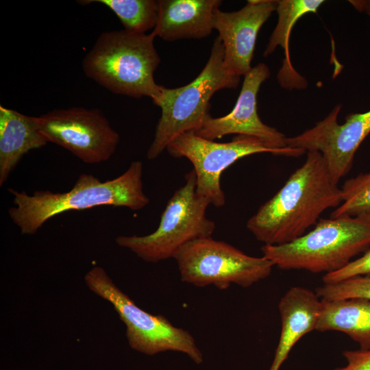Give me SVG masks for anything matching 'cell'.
Listing matches in <instances>:
<instances>
[{"mask_svg": "<svg viewBox=\"0 0 370 370\" xmlns=\"http://www.w3.org/2000/svg\"><path fill=\"white\" fill-rule=\"evenodd\" d=\"M370 249V213L320 219L314 227L283 245H264L263 256L284 270L330 273Z\"/></svg>", "mask_w": 370, "mask_h": 370, "instance_id": "cell-4", "label": "cell"}, {"mask_svg": "<svg viewBox=\"0 0 370 370\" xmlns=\"http://www.w3.org/2000/svg\"><path fill=\"white\" fill-rule=\"evenodd\" d=\"M343 202L341 188L318 151H308L304 164L249 219L247 229L264 245H280L302 236L321 214Z\"/></svg>", "mask_w": 370, "mask_h": 370, "instance_id": "cell-1", "label": "cell"}, {"mask_svg": "<svg viewBox=\"0 0 370 370\" xmlns=\"http://www.w3.org/2000/svg\"><path fill=\"white\" fill-rule=\"evenodd\" d=\"M37 120L48 143L67 149L86 164L109 160L120 141L118 132L98 109H54Z\"/></svg>", "mask_w": 370, "mask_h": 370, "instance_id": "cell-10", "label": "cell"}, {"mask_svg": "<svg viewBox=\"0 0 370 370\" xmlns=\"http://www.w3.org/2000/svg\"><path fill=\"white\" fill-rule=\"evenodd\" d=\"M341 108L337 105L312 128L286 139L289 147L321 153L337 184L351 170L357 149L370 133V110L349 114L345 121L339 124Z\"/></svg>", "mask_w": 370, "mask_h": 370, "instance_id": "cell-11", "label": "cell"}, {"mask_svg": "<svg viewBox=\"0 0 370 370\" xmlns=\"http://www.w3.org/2000/svg\"><path fill=\"white\" fill-rule=\"evenodd\" d=\"M89 289L110 302L126 326L129 345L147 355L171 351L186 354L196 364L203 354L187 330L174 326L162 315H154L138 307L113 282L101 267H94L84 277Z\"/></svg>", "mask_w": 370, "mask_h": 370, "instance_id": "cell-7", "label": "cell"}, {"mask_svg": "<svg viewBox=\"0 0 370 370\" xmlns=\"http://www.w3.org/2000/svg\"><path fill=\"white\" fill-rule=\"evenodd\" d=\"M269 77L270 71L265 64L259 63L252 67L244 77L240 95L232 110L221 117L210 116L195 134L210 140L227 134L252 136L287 157H299L306 153L301 149L288 147L287 137L276 128L264 124L258 116V93L262 84Z\"/></svg>", "mask_w": 370, "mask_h": 370, "instance_id": "cell-12", "label": "cell"}, {"mask_svg": "<svg viewBox=\"0 0 370 370\" xmlns=\"http://www.w3.org/2000/svg\"><path fill=\"white\" fill-rule=\"evenodd\" d=\"M322 300H339L352 298L370 299V273L343 281L323 284L315 291Z\"/></svg>", "mask_w": 370, "mask_h": 370, "instance_id": "cell-21", "label": "cell"}, {"mask_svg": "<svg viewBox=\"0 0 370 370\" xmlns=\"http://www.w3.org/2000/svg\"><path fill=\"white\" fill-rule=\"evenodd\" d=\"M370 273V249L356 260L351 261L343 269L324 274L322 278L323 284H334L355 276Z\"/></svg>", "mask_w": 370, "mask_h": 370, "instance_id": "cell-22", "label": "cell"}, {"mask_svg": "<svg viewBox=\"0 0 370 370\" xmlns=\"http://www.w3.org/2000/svg\"><path fill=\"white\" fill-rule=\"evenodd\" d=\"M322 300L308 288L294 286L281 298L278 309L282 329L271 365L268 370H280L297 341L316 330L322 311Z\"/></svg>", "mask_w": 370, "mask_h": 370, "instance_id": "cell-15", "label": "cell"}, {"mask_svg": "<svg viewBox=\"0 0 370 370\" xmlns=\"http://www.w3.org/2000/svg\"><path fill=\"white\" fill-rule=\"evenodd\" d=\"M323 3L322 0L277 1L278 23L271 34L264 56L273 53L278 46L284 49L282 66L277 75L278 83L284 88L304 90L308 86L307 80L295 69L291 60V33L300 18L308 13H316Z\"/></svg>", "mask_w": 370, "mask_h": 370, "instance_id": "cell-17", "label": "cell"}, {"mask_svg": "<svg viewBox=\"0 0 370 370\" xmlns=\"http://www.w3.org/2000/svg\"><path fill=\"white\" fill-rule=\"evenodd\" d=\"M197 180L192 169L185 184L168 200L158 228L145 236H119L115 241L147 262L173 258L186 243L212 236L215 223L206 217L209 201L196 192Z\"/></svg>", "mask_w": 370, "mask_h": 370, "instance_id": "cell-6", "label": "cell"}, {"mask_svg": "<svg viewBox=\"0 0 370 370\" xmlns=\"http://www.w3.org/2000/svg\"><path fill=\"white\" fill-rule=\"evenodd\" d=\"M143 170L142 162L133 161L121 175L105 182L82 173L73 188L64 193L41 190L29 195L8 188L14 197L8 214L22 234L32 235L48 220L69 210L103 206L139 210L149 203L143 191Z\"/></svg>", "mask_w": 370, "mask_h": 370, "instance_id": "cell-2", "label": "cell"}, {"mask_svg": "<svg viewBox=\"0 0 370 370\" xmlns=\"http://www.w3.org/2000/svg\"><path fill=\"white\" fill-rule=\"evenodd\" d=\"M276 6L274 0H249L238 11L214 10L212 26L223 45L224 64L230 74L241 77L251 71L258 32Z\"/></svg>", "mask_w": 370, "mask_h": 370, "instance_id": "cell-13", "label": "cell"}, {"mask_svg": "<svg viewBox=\"0 0 370 370\" xmlns=\"http://www.w3.org/2000/svg\"><path fill=\"white\" fill-rule=\"evenodd\" d=\"M151 34L122 30L101 33L85 56V75L109 91L152 101L161 94L154 73L160 58Z\"/></svg>", "mask_w": 370, "mask_h": 370, "instance_id": "cell-3", "label": "cell"}, {"mask_svg": "<svg viewBox=\"0 0 370 370\" xmlns=\"http://www.w3.org/2000/svg\"><path fill=\"white\" fill-rule=\"evenodd\" d=\"M79 3H100L110 9L119 18L124 29L145 34L153 29L157 18L158 1L155 0H88Z\"/></svg>", "mask_w": 370, "mask_h": 370, "instance_id": "cell-19", "label": "cell"}, {"mask_svg": "<svg viewBox=\"0 0 370 370\" xmlns=\"http://www.w3.org/2000/svg\"><path fill=\"white\" fill-rule=\"evenodd\" d=\"M166 149L173 158L184 157L191 162L196 175L197 193L217 208L225 204V194L220 179L221 173L230 165L255 153L284 156L281 151L267 147L261 140L252 136L237 135L230 142L218 143L201 138L194 132L180 134Z\"/></svg>", "mask_w": 370, "mask_h": 370, "instance_id": "cell-9", "label": "cell"}, {"mask_svg": "<svg viewBox=\"0 0 370 370\" xmlns=\"http://www.w3.org/2000/svg\"><path fill=\"white\" fill-rule=\"evenodd\" d=\"M47 143L37 116L0 106V186L25 154Z\"/></svg>", "mask_w": 370, "mask_h": 370, "instance_id": "cell-16", "label": "cell"}, {"mask_svg": "<svg viewBox=\"0 0 370 370\" xmlns=\"http://www.w3.org/2000/svg\"><path fill=\"white\" fill-rule=\"evenodd\" d=\"M181 280L197 287L214 286L225 290L232 284L249 287L270 275L272 262L249 256L211 236L192 241L174 256Z\"/></svg>", "mask_w": 370, "mask_h": 370, "instance_id": "cell-8", "label": "cell"}, {"mask_svg": "<svg viewBox=\"0 0 370 370\" xmlns=\"http://www.w3.org/2000/svg\"><path fill=\"white\" fill-rule=\"evenodd\" d=\"M239 77L230 74L224 64V47L217 37L210 57L200 73L189 84L175 88L161 86L160 95L152 101L160 108L161 116L147 158H158L180 134L200 129L211 116L210 100L224 88H236Z\"/></svg>", "mask_w": 370, "mask_h": 370, "instance_id": "cell-5", "label": "cell"}, {"mask_svg": "<svg viewBox=\"0 0 370 370\" xmlns=\"http://www.w3.org/2000/svg\"><path fill=\"white\" fill-rule=\"evenodd\" d=\"M341 188L343 202L331 218L370 213V171L347 180Z\"/></svg>", "mask_w": 370, "mask_h": 370, "instance_id": "cell-20", "label": "cell"}, {"mask_svg": "<svg viewBox=\"0 0 370 370\" xmlns=\"http://www.w3.org/2000/svg\"><path fill=\"white\" fill-rule=\"evenodd\" d=\"M343 355L347 360V365L334 370H370V349L345 350Z\"/></svg>", "mask_w": 370, "mask_h": 370, "instance_id": "cell-23", "label": "cell"}, {"mask_svg": "<svg viewBox=\"0 0 370 370\" xmlns=\"http://www.w3.org/2000/svg\"><path fill=\"white\" fill-rule=\"evenodd\" d=\"M221 0H158L152 36L168 42L200 39L212 32V18Z\"/></svg>", "mask_w": 370, "mask_h": 370, "instance_id": "cell-14", "label": "cell"}, {"mask_svg": "<svg viewBox=\"0 0 370 370\" xmlns=\"http://www.w3.org/2000/svg\"><path fill=\"white\" fill-rule=\"evenodd\" d=\"M322 304L317 330L344 332L358 343L360 349H370V299L322 300Z\"/></svg>", "mask_w": 370, "mask_h": 370, "instance_id": "cell-18", "label": "cell"}]
</instances>
